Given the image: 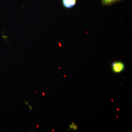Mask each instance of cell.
<instances>
[{
    "label": "cell",
    "mask_w": 132,
    "mask_h": 132,
    "mask_svg": "<svg viewBox=\"0 0 132 132\" xmlns=\"http://www.w3.org/2000/svg\"><path fill=\"white\" fill-rule=\"evenodd\" d=\"M25 103L27 105H29V103L28 102H27V101L25 102Z\"/></svg>",
    "instance_id": "6"
},
{
    "label": "cell",
    "mask_w": 132,
    "mask_h": 132,
    "mask_svg": "<svg viewBox=\"0 0 132 132\" xmlns=\"http://www.w3.org/2000/svg\"><path fill=\"white\" fill-rule=\"evenodd\" d=\"M112 71L114 73L118 74L122 72L125 70V65L121 61L114 62L111 65Z\"/></svg>",
    "instance_id": "1"
},
{
    "label": "cell",
    "mask_w": 132,
    "mask_h": 132,
    "mask_svg": "<svg viewBox=\"0 0 132 132\" xmlns=\"http://www.w3.org/2000/svg\"><path fill=\"white\" fill-rule=\"evenodd\" d=\"M64 77H65V78H66V76L65 75H64Z\"/></svg>",
    "instance_id": "10"
},
{
    "label": "cell",
    "mask_w": 132,
    "mask_h": 132,
    "mask_svg": "<svg viewBox=\"0 0 132 132\" xmlns=\"http://www.w3.org/2000/svg\"><path fill=\"white\" fill-rule=\"evenodd\" d=\"M102 5L104 6H111L116 3L119 2L122 0H101Z\"/></svg>",
    "instance_id": "3"
},
{
    "label": "cell",
    "mask_w": 132,
    "mask_h": 132,
    "mask_svg": "<svg viewBox=\"0 0 132 132\" xmlns=\"http://www.w3.org/2000/svg\"><path fill=\"white\" fill-rule=\"evenodd\" d=\"M76 1L77 0H62V4L66 8H71L76 5Z\"/></svg>",
    "instance_id": "2"
},
{
    "label": "cell",
    "mask_w": 132,
    "mask_h": 132,
    "mask_svg": "<svg viewBox=\"0 0 132 132\" xmlns=\"http://www.w3.org/2000/svg\"><path fill=\"white\" fill-rule=\"evenodd\" d=\"M43 95V96H45V93H44V92H43V93H42V94Z\"/></svg>",
    "instance_id": "7"
},
{
    "label": "cell",
    "mask_w": 132,
    "mask_h": 132,
    "mask_svg": "<svg viewBox=\"0 0 132 132\" xmlns=\"http://www.w3.org/2000/svg\"><path fill=\"white\" fill-rule=\"evenodd\" d=\"M29 109H30V111H31L32 110H33V108L30 105H29Z\"/></svg>",
    "instance_id": "5"
},
{
    "label": "cell",
    "mask_w": 132,
    "mask_h": 132,
    "mask_svg": "<svg viewBox=\"0 0 132 132\" xmlns=\"http://www.w3.org/2000/svg\"><path fill=\"white\" fill-rule=\"evenodd\" d=\"M69 127L70 129H73L74 131L78 130V126L77 125H76L73 122H72L71 124L69 125Z\"/></svg>",
    "instance_id": "4"
},
{
    "label": "cell",
    "mask_w": 132,
    "mask_h": 132,
    "mask_svg": "<svg viewBox=\"0 0 132 132\" xmlns=\"http://www.w3.org/2000/svg\"><path fill=\"white\" fill-rule=\"evenodd\" d=\"M117 110L118 111H119V109H117Z\"/></svg>",
    "instance_id": "9"
},
{
    "label": "cell",
    "mask_w": 132,
    "mask_h": 132,
    "mask_svg": "<svg viewBox=\"0 0 132 132\" xmlns=\"http://www.w3.org/2000/svg\"><path fill=\"white\" fill-rule=\"evenodd\" d=\"M36 127H37L38 128L39 127V126H38V125H37V126H36Z\"/></svg>",
    "instance_id": "8"
},
{
    "label": "cell",
    "mask_w": 132,
    "mask_h": 132,
    "mask_svg": "<svg viewBox=\"0 0 132 132\" xmlns=\"http://www.w3.org/2000/svg\"><path fill=\"white\" fill-rule=\"evenodd\" d=\"M52 131H54V130H52Z\"/></svg>",
    "instance_id": "11"
}]
</instances>
